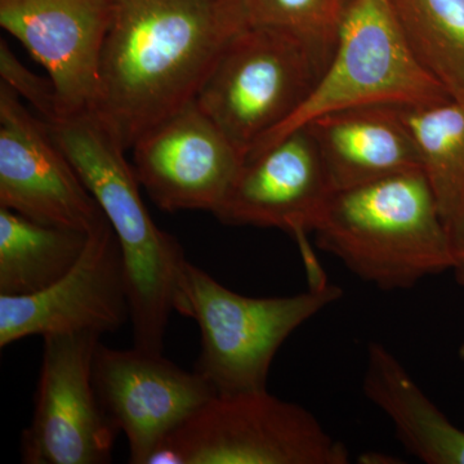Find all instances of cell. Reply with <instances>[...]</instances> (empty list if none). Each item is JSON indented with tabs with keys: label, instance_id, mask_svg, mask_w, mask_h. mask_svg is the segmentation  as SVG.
I'll return each mask as SVG.
<instances>
[{
	"label": "cell",
	"instance_id": "7a4b0ae2",
	"mask_svg": "<svg viewBox=\"0 0 464 464\" xmlns=\"http://www.w3.org/2000/svg\"><path fill=\"white\" fill-rule=\"evenodd\" d=\"M12 87L41 116L58 146L105 213L123 253L134 347L163 353L174 295L188 259L161 230L140 194V182L108 124L91 109L61 112L50 79L21 70Z\"/></svg>",
	"mask_w": 464,
	"mask_h": 464
},
{
	"label": "cell",
	"instance_id": "8992f818",
	"mask_svg": "<svg viewBox=\"0 0 464 464\" xmlns=\"http://www.w3.org/2000/svg\"><path fill=\"white\" fill-rule=\"evenodd\" d=\"M350 453L304 406L267 389L215 395L146 464H347Z\"/></svg>",
	"mask_w": 464,
	"mask_h": 464
},
{
	"label": "cell",
	"instance_id": "277c9868",
	"mask_svg": "<svg viewBox=\"0 0 464 464\" xmlns=\"http://www.w3.org/2000/svg\"><path fill=\"white\" fill-rule=\"evenodd\" d=\"M342 295L340 286L326 282L286 297H248L188 261L174 295V311L199 328L195 372L217 395H230L266 390L284 342Z\"/></svg>",
	"mask_w": 464,
	"mask_h": 464
},
{
	"label": "cell",
	"instance_id": "30bf717a",
	"mask_svg": "<svg viewBox=\"0 0 464 464\" xmlns=\"http://www.w3.org/2000/svg\"><path fill=\"white\" fill-rule=\"evenodd\" d=\"M130 322L123 253L109 221L91 232L74 267L47 289L0 295V347L24 338L116 332Z\"/></svg>",
	"mask_w": 464,
	"mask_h": 464
},
{
	"label": "cell",
	"instance_id": "7c38bea8",
	"mask_svg": "<svg viewBox=\"0 0 464 464\" xmlns=\"http://www.w3.org/2000/svg\"><path fill=\"white\" fill-rule=\"evenodd\" d=\"M132 151L140 185L168 213L215 215L244 161L195 101L146 133Z\"/></svg>",
	"mask_w": 464,
	"mask_h": 464
},
{
	"label": "cell",
	"instance_id": "5bb4252c",
	"mask_svg": "<svg viewBox=\"0 0 464 464\" xmlns=\"http://www.w3.org/2000/svg\"><path fill=\"white\" fill-rule=\"evenodd\" d=\"M331 192L304 125L246 155L215 216L225 225L280 228L295 240L313 232Z\"/></svg>",
	"mask_w": 464,
	"mask_h": 464
},
{
	"label": "cell",
	"instance_id": "d6986e66",
	"mask_svg": "<svg viewBox=\"0 0 464 464\" xmlns=\"http://www.w3.org/2000/svg\"><path fill=\"white\" fill-rule=\"evenodd\" d=\"M355 0H246L249 25L271 27L334 51Z\"/></svg>",
	"mask_w": 464,
	"mask_h": 464
},
{
	"label": "cell",
	"instance_id": "9c48e42d",
	"mask_svg": "<svg viewBox=\"0 0 464 464\" xmlns=\"http://www.w3.org/2000/svg\"><path fill=\"white\" fill-rule=\"evenodd\" d=\"M0 207L85 234L108 222L41 116L5 82L0 83Z\"/></svg>",
	"mask_w": 464,
	"mask_h": 464
},
{
	"label": "cell",
	"instance_id": "9a60e30c",
	"mask_svg": "<svg viewBox=\"0 0 464 464\" xmlns=\"http://www.w3.org/2000/svg\"><path fill=\"white\" fill-rule=\"evenodd\" d=\"M402 109L356 106L317 116L304 124L315 141L332 192L420 169Z\"/></svg>",
	"mask_w": 464,
	"mask_h": 464
},
{
	"label": "cell",
	"instance_id": "44dd1931",
	"mask_svg": "<svg viewBox=\"0 0 464 464\" xmlns=\"http://www.w3.org/2000/svg\"><path fill=\"white\" fill-rule=\"evenodd\" d=\"M451 253V273L458 285L464 288V195L447 222Z\"/></svg>",
	"mask_w": 464,
	"mask_h": 464
},
{
	"label": "cell",
	"instance_id": "6da1fadb",
	"mask_svg": "<svg viewBox=\"0 0 464 464\" xmlns=\"http://www.w3.org/2000/svg\"><path fill=\"white\" fill-rule=\"evenodd\" d=\"M92 111L125 150L197 99L232 39L246 0H112Z\"/></svg>",
	"mask_w": 464,
	"mask_h": 464
},
{
	"label": "cell",
	"instance_id": "2e32d148",
	"mask_svg": "<svg viewBox=\"0 0 464 464\" xmlns=\"http://www.w3.org/2000/svg\"><path fill=\"white\" fill-rule=\"evenodd\" d=\"M88 237L0 207V295H30L47 289L74 267Z\"/></svg>",
	"mask_w": 464,
	"mask_h": 464
},
{
	"label": "cell",
	"instance_id": "ac0fdd59",
	"mask_svg": "<svg viewBox=\"0 0 464 464\" xmlns=\"http://www.w3.org/2000/svg\"><path fill=\"white\" fill-rule=\"evenodd\" d=\"M402 115L447 224L464 195V96L402 109Z\"/></svg>",
	"mask_w": 464,
	"mask_h": 464
},
{
	"label": "cell",
	"instance_id": "8fae6325",
	"mask_svg": "<svg viewBox=\"0 0 464 464\" xmlns=\"http://www.w3.org/2000/svg\"><path fill=\"white\" fill-rule=\"evenodd\" d=\"M93 382L110 420L127 438L132 464H146L160 442L217 395L197 372L134 346L115 350L100 343Z\"/></svg>",
	"mask_w": 464,
	"mask_h": 464
},
{
	"label": "cell",
	"instance_id": "ba28073f",
	"mask_svg": "<svg viewBox=\"0 0 464 464\" xmlns=\"http://www.w3.org/2000/svg\"><path fill=\"white\" fill-rule=\"evenodd\" d=\"M101 335L43 337V360L32 423L21 436L25 464L111 462L121 432L101 404L93 362Z\"/></svg>",
	"mask_w": 464,
	"mask_h": 464
},
{
	"label": "cell",
	"instance_id": "e0dca14e",
	"mask_svg": "<svg viewBox=\"0 0 464 464\" xmlns=\"http://www.w3.org/2000/svg\"><path fill=\"white\" fill-rule=\"evenodd\" d=\"M409 48L447 90L464 96V0H392Z\"/></svg>",
	"mask_w": 464,
	"mask_h": 464
},
{
	"label": "cell",
	"instance_id": "5b68a950",
	"mask_svg": "<svg viewBox=\"0 0 464 464\" xmlns=\"http://www.w3.org/2000/svg\"><path fill=\"white\" fill-rule=\"evenodd\" d=\"M334 51L271 27H244L195 102L244 155L282 127L310 94Z\"/></svg>",
	"mask_w": 464,
	"mask_h": 464
},
{
	"label": "cell",
	"instance_id": "3957f363",
	"mask_svg": "<svg viewBox=\"0 0 464 464\" xmlns=\"http://www.w3.org/2000/svg\"><path fill=\"white\" fill-rule=\"evenodd\" d=\"M313 232L320 249L382 290L451 270L447 224L422 169L331 192Z\"/></svg>",
	"mask_w": 464,
	"mask_h": 464
},
{
	"label": "cell",
	"instance_id": "4fadbf2b",
	"mask_svg": "<svg viewBox=\"0 0 464 464\" xmlns=\"http://www.w3.org/2000/svg\"><path fill=\"white\" fill-rule=\"evenodd\" d=\"M112 0H0V26L38 61L61 112L92 108Z\"/></svg>",
	"mask_w": 464,
	"mask_h": 464
},
{
	"label": "cell",
	"instance_id": "ffe728a7",
	"mask_svg": "<svg viewBox=\"0 0 464 464\" xmlns=\"http://www.w3.org/2000/svg\"><path fill=\"white\" fill-rule=\"evenodd\" d=\"M398 433L402 447L424 463L464 464L463 430L427 396L406 406Z\"/></svg>",
	"mask_w": 464,
	"mask_h": 464
},
{
	"label": "cell",
	"instance_id": "7402d4cb",
	"mask_svg": "<svg viewBox=\"0 0 464 464\" xmlns=\"http://www.w3.org/2000/svg\"><path fill=\"white\" fill-rule=\"evenodd\" d=\"M458 356H459L460 362H464V342L460 344L459 351H458Z\"/></svg>",
	"mask_w": 464,
	"mask_h": 464
},
{
	"label": "cell",
	"instance_id": "52a82bcc",
	"mask_svg": "<svg viewBox=\"0 0 464 464\" xmlns=\"http://www.w3.org/2000/svg\"><path fill=\"white\" fill-rule=\"evenodd\" d=\"M450 99L409 48L392 0H355L315 90L289 121L252 151L337 110L366 105L424 108Z\"/></svg>",
	"mask_w": 464,
	"mask_h": 464
}]
</instances>
